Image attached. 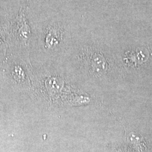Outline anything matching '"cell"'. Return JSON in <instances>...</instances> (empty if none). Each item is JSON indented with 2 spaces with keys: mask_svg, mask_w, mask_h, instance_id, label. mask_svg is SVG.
Returning a JSON list of instances; mask_svg holds the SVG:
<instances>
[{
  "mask_svg": "<svg viewBox=\"0 0 152 152\" xmlns=\"http://www.w3.org/2000/svg\"><path fill=\"white\" fill-rule=\"evenodd\" d=\"M106 61L100 55H95L92 58V66L97 71H104L106 68Z\"/></svg>",
  "mask_w": 152,
  "mask_h": 152,
  "instance_id": "7a4b0ae2",
  "label": "cell"
},
{
  "mask_svg": "<svg viewBox=\"0 0 152 152\" xmlns=\"http://www.w3.org/2000/svg\"><path fill=\"white\" fill-rule=\"evenodd\" d=\"M149 53L145 48H139L127 55V62L137 65L141 64L147 61L149 58Z\"/></svg>",
  "mask_w": 152,
  "mask_h": 152,
  "instance_id": "6da1fadb",
  "label": "cell"
}]
</instances>
